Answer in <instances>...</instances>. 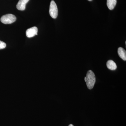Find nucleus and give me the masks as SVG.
<instances>
[{
  "label": "nucleus",
  "mask_w": 126,
  "mask_h": 126,
  "mask_svg": "<svg viewBox=\"0 0 126 126\" xmlns=\"http://www.w3.org/2000/svg\"><path fill=\"white\" fill-rule=\"evenodd\" d=\"M84 80L86 82L88 89L90 90L92 89L96 82V77L92 70H89L88 71L86 77L84 78Z\"/></svg>",
  "instance_id": "f257e3e1"
},
{
  "label": "nucleus",
  "mask_w": 126,
  "mask_h": 126,
  "mask_svg": "<svg viewBox=\"0 0 126 126\" xmlns=\"http://www.w3.org/2000/svg\"><path fill=\"white\" fill-rule=\"evenodd\" d=\"M16 19V17L14 15L8 14L2 16L1 18L0 21L3 24H9L14 23Z\"/></svg>",
  "instance_id": "f03ea898"
},
{
  "label": "nucleus",
  "mask_w": 126,
  "mask_h": 126,
  "mask_svg": "<svg viewBox=\"0 0 126 126\" xmlns=\"http://www.w3.org/2000/svg\"><path fill=\"white\" fill-rule=\"evenodd\" d=\"M49 13L50 16L53 19H56L58 16V9L55 2L51 1L50 5Z\"/></svg>",
  "instance_id": "7ed1b4c3"
},
{
  "label": "nucleus",
  "mask_w": 126,
  "mask_h": 126,
  "mask_svg": "<svg viewBox=\"0 0 126 126\" xmlns=\"http://www.w3.org/2000/svg\"><path fill=\"white\" fill-rule=\"evenodd\" d=\"M38 28L36 27H33L27 29L26 31V35L28 38H32L37 35L38 34Z\"/></svg>",
  "instance_id": "20e7f679"
},
{
  "label": "nucleus",
  "mask_w": 126,
  "mask_h": 126,
  "mask_svg": "<svg viewBox=\"0 0 126 126\" xmlns=\"http://www.w3.org/2000/svg\"><path fill=\"white\" fill-rule=\"evenodd\" d=\"M29 1V0H19V2L16 5V8L19 10H24L26 4Z\"/></svg>",
  "instance_id": "39448f33"
},
{
  "label": "nucleus",
  "mask_w": 126,
  "mask_h": 126,
  "mask_svg": "<svg viewBox=\"0 0 126 126\" xmlns=\"http://www.w3.org/2000/svg\"><path fill=\"white\" fill-rule=\"evenodd\" d=\"M118 53L119 57L124 61L126 60V50L123 48L120 47L118 49Z\"/></svg>",
  "instance_id": "423d86ee"
},
{
  "label": "nucleus",
  "mask_w": 126,
  "mask_h": 126,
  "mask_svg": "<svg viewBox=\"0 0 126 126\" xmlns=\"http://www.w3.org/2000/svg\"><path fill=\"white\" fill-rule=\"evenodd\" d=\"M107 66L109 69L111 70H116L117 68L116 63L112 60H109L107 61Z\"/></svg>",
  "instance_id": "0eeeda50"
},
{
  "label": "nucleus",
  "mask_w": 126,
  "mask_h": 126,
  "mask_svg": "<svg viewBox=\"0 0 126 126\" xmlns=\"http://www.w3.org/2000/svg\"><path fill=\"white\" fill-rule=\"evenodd\" d=\"M117 0H107V5L109 10L114 9Z\"/></svg>",
  "instance_id": "6e6552de"
},
{
  "label": "nucleus",
  "mask_w": 126,
  "mask_h": 126,
  "mask_svg": "<svg viewBox=\"0 0 126 126\" xmlns=\"http://www.w3.org/2000/svg\"><path fill=\"white\" fill-rule=\"evenodd\" d=\"M6 44L4 42L0 41V49L5 48L6 47Z\"/></svg>",
  "instance_id": "1a4fd4ad"
},
{
  "label": "nucleus",
  "mask_w": 126,
  "mask_h": 126,
  "mask_svg": "<svg viewBox=\"0 0 126 126\" xmlns=\"http://www.w3.org/2000/svg\"><path fill=\"white\" fill-rule=\"evenodd\" d=\"M68 126H73V124H70V125H69Z\"/></svg>",
  "instance_id": "9d476101"
},
{
  "label": "nucleus",
  "mask_w": 126,
  "mask_h": 126,
  "mask_svg": "<svg viewBox=\"0 0 126 126\" xmlns=\"http://www.w3.org/2000/svg\"><path fill=\"white\" fill-rule=\"evenodd\" d=\"M88 0L89 1H91L92 0Z\"/></svg>",
  "instance_id": "9b49d317"
}]
</instances>
